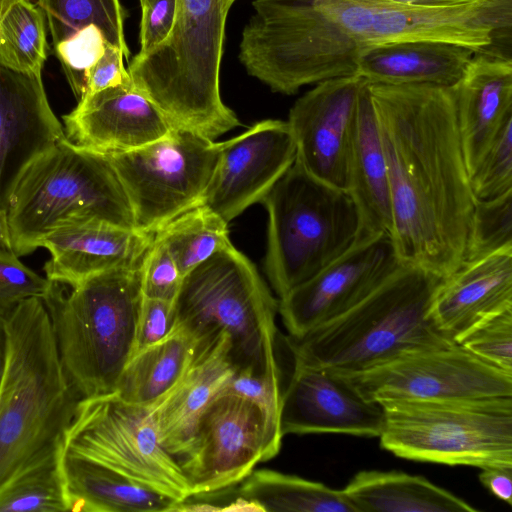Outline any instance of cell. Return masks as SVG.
<instances>
[{
  "instance_id": "obj_1",
  "label": "cell",
  "mask_w": 512,
  "mask_h": 512,
  "mask_svg": "<svg viewBox=\"0 0 512 512\" xmlns=\"http://www.w3.org/2000/svg\"><path fill=\"white\" fill-rule=\"evenodd\" d=\"M390 190L391 232L404 264L445 278L464 259L475 198L453 88L369 83Z\"/></svg>"
},
{
  "instance_id": "obj_2",
  "label": "cell",
  "mask_w": 512,
  "mask_h": 512,
  "mask_svg": "<svg viewBox=\"0 0 512 512\" xmlns=\"http://www.w3.org/2000/svg\"><path fill=\"white\" fill-rule=\"evenodd\" d=\"M0 386V489L17 474L63 450L82 398L62 369L42 299L23 301L6 321Z\"/></svg>"
},
{
  "instance_id": "obj_3",
  "label": "cell",
  "mask_w": 512,
  "mask_h": 512,
  "mask_svg": "<svg viewBox=\"0 0 512 512\" xmlns=\"http://www.w3.org/2000/svg\"><path fill=\"white\" fill-rule=\"evenodd\" d=\"M228 12L223 0H177L168 38L127 67L135 88L173 128L211 140L240 125L220 92Z\"/></svg>"
},
{
  "instance_id": "obj_4",
  "label": "cell",
  "mask_w": 512,
  "mask_h": 512,
  "mask_svg": "<svg viewBox=\"0 0 512 512\" xmlns=\"http://www.w3.org/2000/svg\"><path fill=\"white\" fill-rule=\"evenodd\" d=\"M442 279L403 264L351 308L302 337H286L289 351L311 366L355 371L412 349L454 343L438 331L429 315Z\"/></svg>"
},
{
  "instance_id": "obj_5",
  "label": "cell",
  "mask_w": 512,
  "mask_h": 512,
  "mask_svg": "<svg viewBox=\"0 0 512 512\" xmlns=\"http://www.w3.org/2000/svg\"><path fill=\"white\" fill-rule=\"evenodd\" d=\"M141 265L102 272L69 292L52 282L42 299L62 369L82 399L114 393L135 353Z\"/></svg>"
},
{
  "instance_id": "obj_6",
  "label": "cell",
  "mask_w": 512,
  "mask_h": 512,
  "mask_svg": "<svg viewBox=\"0 0 512 512\" xmlns=\"http://www.w3.org/2000/svg\"><path fill=\"white\" fill-rule=\"evenodd\" d=\"M7 216L17 257L34 252L48 233L75 218L135 229L129 200L108 158L67 138L26 169Z\"/></svg>"
},
{
  "instance_id": "obj_7",
  "label": "cell",
  "mask_w": 512,
  "mask_h": 512,
  "mask_svg": "<svg viewBox=\"0 0 512 512\" xmlns=\"http://www.w3.org/2000/svg\"><path fill=\"white\" fill-rule=\"evenodd\" d=\"M174 306L176 327L195 344L226 333L237 369H280L275 355L278 300L233 245L183 276Z\"/></svg>"
},
{
  "instance_id": "obj_8",
  "label": "cell",
  "mask_w": 512,
  "mask_h": 512,
  "mask_svg": "<svg viewBox=\"0 0 512 512\" xmlns=\"http://www.w3.org/2000/svg\"><path fill=\"white\" fill-rule=\"evenodd\" d=\"M268 213L265 269L283 297L345 253L357 240V207L344 189L294 161L262 202Z\"/></svg>"
},
{
  "instance_id": "obj_9",
  "label": "cell",
  "mask_w": 512,
  "mask_h": 512,
  "mask_svg": "<svg viewBox=\"0 0 512 512\" xmlns=\"http://www.w3.org/2000/svg\"><path fill=\"white\" fill-rule=\"evenodd\" d=\"M239 44L246 72L273 92L357 75L360 46L314 0H254Z\"/></svg>"
},
{
  "instance_id": "obj_10",
  "label": "cell",
  "mask_w": 512,
  "mask_h": 512,
  "mask_svg": "<svg viewBox=\"0 0 512 512\" xmlns=\"http://www.w3.org/2000/svg\"><path fill=\"white\" fill-rule=\"evenodd\" d=\"M380 446L400 458L512 469V396L387 400Z\"/></svg>"
},
{
  "instance_id": "obj_11",
  "label": "cell",
  "mask_w": 512,
  "mask_h": 512,
  "mask_svg": "<svg viewBox=\"0 0 512 512\" xmlns=\"http://www.w3.org/2000/svg\"><path fill=\"white\" fill-rule=\"evenodd\" d=\"M316 6L367 46L435 40L511 57L512 0H476L450 7H421L388 0H314Z\"/></svg>"
},
{
  "instance_id": "obj_12",
  "label": "cell",
  "mask_w": 512,
  "mask_h": 512,
  "mask_svg": "<svg viewBox=\"0 0 512 512\" xmlns=\"http://www.w3.org/2000/svg\"><path fill=\"white\" fill-rule=\"evenodd\" d=\"M63 451L103 464L184 503L191 482L161 444L153 408L127 403L115 393L82 399Z\"/></svg>"
},
{
  "instance_id": "obj_13",
  "label": "cell",
  "mask_w": 512,
  "mask_h": 512,
  "mask_svg": "<svg viewBox=\"0 0 512 512\" xmlns=\"http://www.w3.org/2000/svg\"><path fill=\"white\" fill-rule=\"evenodd\" d=\"M104 155L127 195L135 229L155 235L200 203L219 158V142L173 128L140 148Z\"/></svg>"
},
{
  "instance_id": "obj_14",
  "label": "cell",
  "mask_w": 512,
  "mask_h": 512,
  "mask_svg": "<svg viewBox=\"0 0 512 512\" xmlns=\"http://www.w3.org/2000/svg\"><path fill=\"white\" fill-rule=\"evenodd\" d=\"M334 372L377 403L512 396V374L455 342L405 351L361 370Z\"/></svg>"
},
{
  "instance_id": "obj_15",
  "label": "cell",
  "mask_w": 512,
  "mask_h": 512,
  "mask_svg": "<svg viewBox=\"0 0 512 512\" xmlns=\"http://www.w3.org/2000/svg\"><path fill=\"white\" fill-rule=\"evenodd\" d=\"M404 263L390 234L355 242L345 253L278 300L289 336L299 338L351 308Z\"/></svg>"
},
{
  "instance_id": "obj_16",
  "label": "cell",
  "mask_w": 512,
  "mask_h": 512,
  "mask_svg": "<svg viewBox=\"0 0 512 512\" xmlns=\"http://www.w3.org/2000/svg\"><path fill=\"white\" fill-rule=\"evenodd\" d=\"M270 459L261 408L233 393H220L201 414L192 458L185 468L194 496L242 482L258 462Z\"/></svg>"
},
{
  "instance_id": "obj_17",
  "label": "cell",
  "mask_w": 512,
  "mask_h": 512,
  "mask_svg": "<svg viewBox=\"0 0 512 512\" xmlns=\"http://www.w3.org/2000/svg\"><path fill=\"white\" fill-rule=\"evenodd\" d=\"M295 158L296 146L287 121L257 122L242 134L219 142V158L198 205L229 223L249 206L262 202Z\"/></svg>"
},
{
  "instance_id": "obj_18",
  "label": "cell",
  "mask_w": 512,
  "mask_h": 512,
  "mask_svg": "<svg viewBox=\"0 0 512 512\" xmlns=\"http://www.w3.org/2000/svg\"><path fill=\"white\" fill-rule=\"evenodd\" d=\"M365 80L358 75L317 83L296 100L288 116L298 163L313 177L347 191L357 103Z\"/></svg>"
},
{
  "instance_id": "obj_19",
  "label": "cell",
  "mask_w": 512,
  "mask_h": 512,
  "mask_svg": "<svg viewBox=\"0 0 512 512\" xmlns=\"http://www.w3.org/2000/svg\"><path fill=\"white\" fill-rule=\"evenodd\" d=\"M292 357L282 392L280 430L287 434H346L379 437L382 406L368 401L336 372Z\"/></svg>"
},
{
  "instance_id": "obj_20",
  "label": "cell",
  "mask_w": 512,
  "mask_h": 512,
  "mask_svg": "<svg viewBox=\"0 0 512 512\" xmlns=\"http://www.w3.org/2000/svg\"><path fill=\"white\" fill-rule=\"evenodd\" d=\"M65 138L48 102L42 74L0 65V210L7 211L26 169Z\"/></svg>"
},
{
  "instance_id": "obj_21",
  "label": "cell",
  "mask_w": 512,
  "mask_h": 512,
  "mask_svg": "<svg viewBox=\"0 0 512 512\" xmlns=\"http://www.w3.org/2000/svg\"><path fill=\"white\" fill-rule=\"evenodd\" d=\"M62 119L70 142L101 154L140 148L173 129L132 81L84 96Z\"/></svg>"
},
{
  "instance_id": "obj_22",
  "label": "cell",
  "mask_w": 512,
  "mask_h": 512,
  "mask_svg": "<svg viewBox=\"0 0 512 512\" xmlns=\"http://www.w3.org/2000/svg\"><path fill=\"white\" fill-rule=\"evenodd\" d=\"M153 240V234L98 219L65 221L40 243L51 254L43 267L45 277L76 287L102 272L139 266Z\"/></svg>"
},
{
  "instance_id": "obj_23",
  "label": "cell",
  "mask_w": 512,
  "mask_h": 512,
  "mask_svg": "<svg viewBox=\"0 0 512 512\" xmlns=\"http://www.w3.org/2000/svg\"><path fill=\"white\" fill-rule=\"evenodd\" d=\"M237 370L226 333L195 344L192 360L175 388L153 408L159 440L185 471L201 414Z\"/></svg>"
},
{
  "instance_id": "obj_24",
  "label": "cell",
  "mask_w": 512,
  "mask_h": 512,
  "mask_svg": "<svg viewBox=\"0 0 512 512\" xmlns=\"http://www.w3.org/2000/svg\"><path fill=\"white\" fill-rule=\"evenodd\" d=\"M512 309V251L463 262L443 278L429 315L438 331L458 342L481 322Z\"/></svg>"
},
{
  "instance_id": "obj_25",
  "label": "cell",
  "mask_w": 512,
  "mask_h": 512,
  "mask_svg": "<svg viewBox=\"0 0 512 512\" xmlns=\"http://www.w3.org/2000/svg\"><path fill=\"white\" fill-rule=\"evenodd\" d=\"M453 91L470 176L504 122L512 117V59L474 53Z\"/></svg>"
},
{
  "instance_id": "obj_26",
  "label": "cell",
  "mask_w": 512,
  "mask_h": 512,
  "mask_svg": "<svg viewBox=\"0 0 512 512\" xmlns=\"http://www.w3.org/2000/svg\"><path fill=\"white\" fill-rule=\"evenodd\" d=\"M475 51L455 43L408 40L364 47L357 75L371 84L453 88Z\"/></svg>"
},
{
  "instance_id": "obj_27",
  "label": "cell",
  "mask_w": 512,
  "mask_h": 512,
  "mask_svg": "<svg viewBox=\"0 0 512 512\" xmlns=\"http://www.w3.org/2000/svg\"><path fill=\"white\" fill-rule=\"evenodd\" d=\"M347 191L360 219L357 241L391 232L387 163L369 83L364 82L353 126Z\"/></svg>"
},
{
  "instance_id": "obj_28",
  "label": "cell",
  "mask_w": 512,
  "mask_h": 512,
  "mask_svg": "<svg viewBox=\"0 0 512 512\" xmlns=\"http://www.w3.org/2000/svg\"><path fill=\"white\" fill-rule=\"evenodd\" d=\"M69 511L158 512L181 510L176 499L93 460L62 452Z\"/></svg>"
},
{
  "instance_id": "obj_29",
  "label": "cell",
  "mask_w": 512,
  "mask_h": 512,
  "mask_svg": "<svg viewBox=\"0 0 512 512\" xmlns=\"http://www.w3.org/2000/svg\"><path fill=\"white\" fill-rule=\"evenodd\" d=\"M342 490L356 512L479 511L427 478L399 471H359Z\"/></svg>"
},
{
  "instance_id": "obj_30",
  "label": "cell",
  "mask_w": 512,
  "mask_h": 512,
  "mask_svg": "<svg viewBox=\"0 0 512 512\" xmlns=\"http://www.w3.org/2000/svg\"><path fill=\"white\" fill-rule=\"evenodd\" d=\"M194 351L192 338L175 327L164 340L134 353L114 393L127 403L154 408L179 383Z\"/></svg>"
},
{
  "instance_id": "obj_31",
  "label": "cell",
  "mask_w": 512,
  "mask_h": 512,
  "mask_svg": "<svg viewBox=\"0 0 512 512\" xmlns=\"http://www.w3.org/2000/svg\"><path fill=\"white\" fill-rule=\"evenodd\" d=\"M239 495L261 511L356 512L342 489L270 469L253 470L242 481Z\"/></svg>"
},
{
  "instance_id": "obj_32",
  "label": "cell",
  "mask_w": 512,
  "mask_h": 512,
  "mask_svg": "<svg viewBox=\"0 0 512 512\" xmlns=\"http://www.w3.org/2000/svg\"><path fill=\"white\" fill-rule=\"evenodd\" d=\"M228 224L208 208L198 205L179 215L159 231L182 276L219 250L232 245Z\"/></svg>"
},
{
  "instance_id": "obj_33",
  "label": "cell",
  "mask_w": 512,
  "mask_h": 512,
  "mask_svg": "<svg viewBox=\"0 0 512 512\" xmlns=\"http://www.w3.org/2000/svg\"><path fill=\"white\" fill-rule=\"evenodd\" d=\"M38 6L48 21L53 48L94 25L129 58L124 30L127 13L120 0H38Z\"/></svg>"
},
{
  "instance_id": "obj_34",
  "label": "cell",
  "mask_w": 512,
  "mask_h": 512,
  "mask_svg": "<svg viewBox=\"0 0 512 512\" xmlns=\"http://www.w3.org/2000/svg\"><path fill=\"white\" fill-rule=\"evenodd\" d=\"M63 450L33 464L0 489V512L69 511Z\"/></svg>"
},
{
  "instance_id": "obj_35",
  "label": "cell",
  "mask_w": 512,
  "mask_h": 512,
  "mask_svg": "<svg viewBox=\"0 0 512 512\" xmlns=\"http://www.w3.org/2000/svg\"><path fill=\"white\" fill-rule=\"evenodd\" d=\"M45 16L30 0L13 3L0 19V65L31 74H42L47 59Z\"/></svg>"
},
{
  "instance_id": "obj_36",
  "label": "cell",
  "mask_w": 512,
  "mask_h": 512,
  "mask_svg": "<svg viewBox=\"0 0 512 512\" xmlns=\"http://www.w3.org/2000/svg\"><path fill=\"white\" fill-rule=\"evenodd\" d=\"M503 251H512V190L491 199H475L463 262Z\"/></svg>"
},
{
  "instance_id": "obj_37",
  "label": "cell",
  "mask_w": 512,
  "mask_h": 512,
  "mask_svg": "<svg viewBox=\"0 0 512 512\" xmlns=\"http://www.w3.org/2000/svg\"><path fill=\"white\" fill-rule=\"evenodd\" d=\"M282 392L280 370L255 371L249 367L237 369L221 392L245 397L261 408L267 423L270 459L278 454L283 437L280 430Z\"/></svg>"
},
{
  "instance_id": "obj_38",
  "label": "cell",
  "mask_w": 512,
  "mask_h": 512,
  "mask_svg": "<svg viewBox=\"0 0 512 512\" xmlns=\"http://www.w3.org/2000/svg\"><path fill=\"white\" fill-rule=\"evenodd\" d=\"M475 199H491L512 190V117H509L470 174Z\"/></svg>"
},
{
  "instance_id": "obj_39",
  "label": "cell",
  "mask_w": 512,
  "mask_h": 512,
  "mask_svg": "<svg viewBox=\"0 0 512 512\" xmlns=\"http://www.w3.org/2000/svg\"><path fill=\"white\" fill-rule=\"evenodd\" d=\"M457 343L484 362L512 374V309L481 322Z\"/></svg>"
},
{
  "instance_id": "obj_40",
  "label": "cell",
  "mask_w": 512,
  "mask_h": 512,
  "mask_svg": "<svg viewBox=\"0 0 512 512\" xmlns=\"http://www.w3.org/2000/svg\"><path fill=\"white\" fill-rule=\"evenodd\" d=\"M52 281L20 262L13 252L0 251V321L6 322L29 298L43 299Z\"/></svg>"
},
{
  "instance_id": "obj_41",
  "label": "cell",
  "mask_w": 512,
  "mask_h": 512,
  "mask_svg": "<svg viewBox=\"0 0 512 512\" xmlns=\"http://www.w3.org/2000/svg\"><path fill=\"white\" fill-rule=\"evenodd\" d=\"M183 276L165 244L154 236L141 265L143 296L174 301Z\"/></svg>"
},
{
  "instance_id": "obj_42",
  "label": "cell",
  "mask_w": 512,
  "mask_h": 512,
  "mask_svg": "<svg viewBox=\"0 0 512 512\" xmlns=\"http://www.w3.org/2000/svg\"><path fill=\"white\" fill-rule=\"evenodd\" d=\"M175 327L174 301L143 296L137 320L135 353L164 340Z\"/></svg>"
},
{
  "instance_id": "obj_43",
  "label": "cell",
  "mask_w": 512,
  "mask_h": 512,
  "mask_svg": "<svg viewBox=\"0 0 512 512\" xmlns=\"http://www.w3.org/2000/svg\"><path fill=\"white\" fill-rule=\"evenodd\" d=\"M141 5L140 49L145 55L165 41L173 28L177 0H139Z\"/></svg>"
},
{
  "instance_id": "obj_44",
  "label": "cell",
  "mask_w": 512,
  "mask_h": 512,
  "mask_svg": "<svg viewBox=\"0 0 512 512\" xmlns=\"http://www.w3.org/2000/svg\"><path fill=\"white\" fill-rule=\"evenodd\" d=\"M123 59V51L119 47L107 43L104 53L86 73L83 97L130 82L131 79L124 67Z\"/></svg>"
},
{
  "instance_id": "obj_45",
  "label": "cell",
  "mask_w": 512,
  "mask_h": 512,
  "mask_svg": "<svg viewBox=\"0 0 512 512\" xmlns=\"http://www.w3.org/2000/svg\"><path fill=\"white\" fill-rule=\"evenodd\" d=\"M478 478L492 495L512 505V469L484 468Z\"/></svg>"
},
{
  "instance_id": "obj_46",
  "label": "cell",
  "mask_w": 512,
  "mask_h": 512,
  "mask_svg": "<svg viewBox=\"0 0 512 512\" xmlns=\"http://www.w3.org/2000/svg\"><path fill=\"white\" fill-rule=\"evenodd\" d=\"M396 3L421 7H450L474 2L476 0H388Z\"/></svg>"
},
{
  "instance_id": "obj_47",
  "label": "cell",
  "mask_w": 512,
  "mask_h": 512,
  "mask_svg": "<svg viewBox=\"0 0 512 512\" xmlns=\"http://www.w3.org/2000/svg\"><path fill=\"white\" fill-rule=\"evenodd\" d=\"M0 251L13 252L7 211L0 210Z\"/></svg>"
},
{
  "instance_id": "obj_48",
  "label": "cell",
  "mask_w": 512,
  "mask_h": 512,
  "mask_svg": "<svg viewBox=\"0 0 512 512\" xmlns=\"http://www.w3.org/2000/svg\"><path fill=\"white\" fill-rule=\"evenodd\" d=\"M7 341L8 338L6 331V322L0 321V386L3 379L6 364Z\"/></svg>"
},
{
  "instance_id": "obj_49",
  "label": "cell",
  "mask_w": 512,
  "mask_h": 512,
  "mask_svg": "<svg viewBox=\"0 0 512 512\" xmlns=\"http://www.w3.org/2000/svg\"><path fill=\"white\" fill-rule=\"evenodd\" d=\"M18 0H0V19L8 11L10 6Z\"/></svg>"
},
{
  "instance_id": "obj_50",
  "label": "cell",
  "mask_w": 512,
  "mask_h": 512,
  "mask_svg": "<svg viewBox=\"0 0 512 512\" xmlns=\"http://www.w3.org/2000/svg\"><path fill=\"white\" fill-rule=\"evenodd\" d=\"M236 0H223L224 7L229 11Z\"/></svg>"
}]
</instances>
